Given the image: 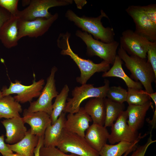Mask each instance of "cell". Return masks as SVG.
Here are the masks:
<instances>
[{"label":"cell","mask_w":156,"mask_h":156,"mask_svg":"<svg viewBox=\"0 0 156 156\" xmlns=\"http://www.w3.org/2000/svg\"><path fill=\"white\" fill-rule=\"evenodd\" d=\"M104 99H91L83 107L85 111L91 118L93 123L102 126L104 125L105 118Z\"/></svg>","instance_id":"obj_21"},{"label":"cell","mask_w":156,"mask_h":156,"mask_svg":"<svg viewBox=\"0 0 156 156\" xmlns=\"http://www.w3.org/2000/svg\"><path fill=\"white\" fill-rule=\"evenodd\" d=\"M75 35L86 44L88 55L97 56L110 64H113L119 44L118 42L115 40L109 43H104L94 39L90 34L79 30L76 31Z\"/></svg>","instance_id":"obj_4"},{"label":"cell","mask_w":156,"mask_h":156,"mask_svg":"<svg viewBox=\"0 0 156 156\" xmlns=\"http://www.w3.org/2000/svg\"><path fill=\"white\" fill-rule=\"evenodd\" d=\"M78 9H81L87 3L86 0H74Z\"/></svg>","instance_id":"obj_39"},{"label":"cell","mask_w":156,"mask_h":156,"mask_svg":"<svg viewBox=\"0 0 156 156\" xmlns=\"http://www.w3.org/2000/svg\"><path fill=\"white\" fill-rule=\"evenodd\" d=\"M58 17V14L56 13L48 19L40 18L27 21L19 18L17 24L18 40L25 36L36 38L41 36L48 31Z\"/></svg>","instance_id":"obj_12"},{"label":"cell","mask_w":156,"mask_h":156,"mask_svg":"<svg viewBox=\"0 0 156 156\" xmlns=\"http://www.w3.org/2000/svg\"><path fill=\"white\" fill-rule=\"evenodd\" d=\"M73 2L71 0H31L27 7L18 11L16 16L27 21L40 18L48 19L53 16L48 11L49 8L68 5L72 4Z\"/></svg>","instance_id":"obj_7"},{"label":"cell","mask_w":156,"mask_h":156,"mask_svg":"<svg viewBox=\"0 0 156 156\" xmlns=\"http://www.w3.org/2000/svg\"><path fill=\"white\" fill-rule=\"evenodd\" d=\"M56 147H45L42 145L40 150V156H79L73 154H66Z\"/></svg>","instance_id":"obj_30"},{"label":"cell","mask_w":156,"mask_h":156,"mask_svg":"<svg viewBox=\"0 0 156 156\" xmlns=\"http://www.w3.org/2000/svg\"><path fill=\"white\" fill-rule=\"evenodd\" d=\"M148 122L151 126V130H153V129L155 128L156 127V108H155V110L154 112V114L153 117V118L151 120H147Z\"/></svg>","instance_id":"obj_38"},{"label":"cell","mask_w":156,"mask_h":156,"mask_svg":"<svg viewBox=\"0 0 156 156\" xmlns=\"http://www.w3.org/2000/svg\"><path fill=\"white\" fill-rule=\"evenodd\" d=\"M150 100V98L145 90L128 88L126 101L129 105H142Z\"/></svg>","instance_id":"obj_28"},{"label":"cell","mask_w":156,"mask_h":156,"mask_svg":"<svg viewBox=\"0 0 156 156\" xmlns=\"http://www.w3.org/2000/svg\"><path fill=\"white\" fill-rule=\"evenodd\" d=\"M3 97L2 91H0V101L3 98Z\"/></svg>","instance_id":"obj_44"},{"label":"cell","mask_w":156,"mask_h":156,"mask_svg":"<svg viewBox=\"0 0 156 156\" xmlns=\"http://www.w3.org/2000/svg\"><path fill=\"white\" fill-rule=\"evenodd\" d=\"M152 131H151L150 136L146 143L141 146L134 150L132 155L130 156H145V154L149 146L152 143L156 141L152 139Z\"/></svg>","instance_id":"obj_33"},{"label":"cell","mask_w":156,"mask_h":156,"mask_svg":"<svg viewBox=\"0 0 156 156\" xmlns=\"http://www.w3.org/2000/svg\"><path fill=\"white\" fill-rule=\"evenodd\" d=\"M1 122L6 130L5 141L8 144L19 142L24 138L27 131L23 118L21 116L6 119Z\"/></svg>","instance_id":"obj_16"},{"label":"cell","mask_w":156,"mask_h":156,"mask_svg":"<svg viewBox=\"0 0 156 156\" xmlns=\"http://www.w3.org/2000/svg\"><path fill=\"white\" fill-rule=\"evenodd\" d=\"M136 146H135L127 151L122 156H127V155L132 151L134 150L136 148Z\"/></svg>","instance_id":"obj_42"},{"label":"cell","mask_w":156,"mask_h":156,"mask_svg":"<svg viewBox=\"0 0 156 156\" xmlns=\"http://www.w3.org/2000/svg\"><path fill=\"white\" fill-rule=\"evenodd\" d=\"M67 40V45L65 49L61 52L63 55L69 56L77 65L81 74L79 77L76 78L77 81L81 85L86 84L87 81L96 73L106 72L110 68V64L104 60L99 64L94 63L89 60H86L80 57L72 50L69 42Z\"/></svg>","instance_id":"obj_6"},{"label":"cell","mask_w":156,"mask_h":156,"mask_svg":"<svg viewBox=\"0 0 156 156\" xmlns=\"http://www.w3.org/2000/svg\"><path fill=\"white\" fill-rule=\"evenodd\" d=\"M109 87V82L107 79L105 81L104 85L95 87L92 84H85L74 88L72 92L73 97L67 99V102L63 112L74 114L79 110L80 105L84 100L90 98L106 97L107 92Z\"/></svg>","instance_id":"obj_3"},{"label":"cell","mask_w":156,"mask_h":156,"mask_svg":"<svg viewBox=\"0 0 156 156\" xmlns=\"http://www.w3.org/2000/svg\"><path fill=\"white\" fill-rule=\"evenodd\" d=\"M127 91L120 86L109 87L106 94V97L116 102L122 103L126 101Z\"/></svg>","instance_id":"obj_29"},{"label":"cell","mask_w":156,"mask_h":156,"mask_svg":"<svg viewBox=\"0 0 156 156\" xmlns=\"http://www.w3.org/2000/svg\"><path fill=\"white\" fill-rule=\"evenodd\" d=\"M44 138V136L39 137L38 144L34 150V156H40V150L41 147L43 145Z\"/></svg>","instance_id":"obj_37"},{"label":"cell","mask_w":156,"mask_h":156,"mask_svg":"<svg viewBox=\"0 0 156 156\" xmlns=\"http://www.w3.org/2000/svg\"><path fill=\"white\" fill-rule=\"evenodd\" d=\"M92 121L91 118L85 111L84 108L80 107L77 112L69 113L68 115L64 129L84 137L85 131L90 126L89 122Z\"/></svg>","instance_id":"obj_14"},{"label":"cell","mask_w":156,"mask_h":156,"mask_svg":"<svg viewBox=\"0 0 156 156\" xmlns=\"http://www.w3.org/2000/svg\"><path fill=\"white\" fill-rule=\"evenodd\" d=\"M140 140L133 142L121 141L116 144H105L99 152L100 156H122L129 149L136 146Z\"/></svg>","instance_id":"obj_26"},{"label":"cell","mask_w":156,"mask_h":156,"mask_svg":"<svg viewBox=\"0 0 156 156\" xmlns=\"http://www.w3.org/2000/svg\"><path fill=\"white\" fill-rule=\"evenodd\" d=\"M57 68L55 66L51 68L50 74L47 78L45 85L43 87L38 99L31 102L28 108L29 112H43L51 115L53 110L52 100L58 93L56 90L55 77Z\"/></svg>","instance_id":"obj_8"},{"label":"cell","mask_w":156,"mask_h":156,"mask_svg":"<svg viewBox=\"0 0 156 156\" xmlns=\"http://www.w3.org/2000/svg\"><path fill=\"white\" fill-rule=\"evenodd\" d=\"M44 83L43 79L37 81L34 80L29 86L23 85L18 81L14 83L11 82L8 88L3 87L2 92L3 97L12 94H17L14 96L15 100L19 103H24L31 102L33 98L39 96Z\"/></svg>","instance_id":"obj_10"},{"label":"cell","mask_w":156,"mask_h":156,"mask_svg":"<svg viewBox=\"0 0 156 156\" xmlns=\"http://www.w3.org/2000/svg\"><path fill=\"white\" fill-rule=\"evenodd\" d=\"M132 19L135 26L136 32L150 41H156V25L146 15L140 5H131L125 9Z\"/></svg>","instance_id":"obj_13"},{"label":"cell","mask_w":156,"mask_h":156,"mask_svg":"<svg viewBox=\"0 0 156 156\" xmlns=\"http://www.w3.org/2000/svg\"><path fill=\"white\" fill-rule=\"evenodd\" d=\"M18 19L17 17L11 15L10 18L0 29V42L7 48H11L18 45Z\"/></svg>","instance_id":"obj_17"},{"label":"cell","mask_w":156,"mask_h":156,"mask_svg":"<svg viewBox=\"0 0 156 156\" xmlns=\"http://www.w3.org/2000/svg\"><path fill=\"white\" fill-rule=\"evenodd\" d=\"M128 114L123 111L111 127V132L108 140L112 144L121 141L133 142L146 136H142L138 131H133L127 123Z\"/></svg>","instance_id":"obj_11"},{"label":"cell","mask_w":156,"mask_h":156,"mask_svg":"<svg viewBox=\"0 0 156 156\" xmlns=\"http://www.w3.org/2000/svg\"><path fill=\"white\" fill-rule=\"evenodd\" d=\"M151 42L135 31L127 29L121 34L120 47L130 55L146 59L147 52Z\"/></svg>","instance_id":"obj_9"},{"label":"cell","mask_w":156,"mask_h":156,"mask_svg":"<svg viewBox=\"0 0 156 156\" xmlns=\"http://www.w3.org/2000/svg\"><path fill=\"white\" fill-rule=\"evenodd\" d=\"M23 118L30 126L31 133L39 137L44 136L46 129L51 124L50 115L43 112H29L25 109Z\"/></svg>","instance_id":"obj_15"},{"label":"cell","mask_w":156,"mask_h":156,"mask_svg":"<svg viewBox=\"0 0 156 156\" xmlns=\"http://www.w3.org/2000/svg\"><path fill=\"white\" fill-rule=\"evenodd\" d=\"M65 115L66 113L63 112L55 123L47 128L44 135V146H57L58 140L64 129L66 120Z\"/></svg>","instance_id":"obj_22"},{"label":"cell","mask_w":156,"mask_h":156,"mask_svg":"<svg viewBox=\"0 0 156 156\" xmlns=\"http://www.w3.org/2000/svg\"><path fill=\"white\" fill-rule=\"evenodd\" d=\"M122 60L117 55L112 66L108 70L104 72L102 77H118L124 81L128 88L142 89V85L140 82L133 81L126 74L122 67Z\"/></svg>","instance_id":"obj_23"},{"label":"cell","mask_w":156,"mask_h":156,"mask_svg":"<svg viewBox=\"0 0 156 156\" xmlns=\"http://www.w3.org/2000/svg\"><path fill=\"white\" fill-rule=\"evenodd\" d=\"M31 0H22V3L23 6H25V5H29L30 4Z\"/></svg>","instance_id":"obj_41"},{"label":"cell","mask_w":156,"mask_h":156,"mask_svg":"<svg viewBox=\"0 0 156 156\" xmlns=\"http://www.w3.org/2000/svg\"><path fill=\"white\" fill-rule=\"evenodd\" d=\"M22 109L19 103L10 95L4 96L0 101V119L21 116Z\"/></svg>","instance_id":"obj_24"},{"label":"cell","mask_w":156,"mask_h":156,"mask_svg":"<svg viewBox=\"0 0 156 156\" xmlns=\"http://www.w3.org/2000/svg\"><path fill=\"white\" fill-rule=\"evenodd\" d=\"M147 61L151 66L156 76V41L151 42L147 52Z\"/></svg>","instance_id":"obj_32"},{"label":"cell","mask_w":156,"mask_h":156,"mask_svg":"<svg viewBox=\"0 0 156 156\" xmlns=\"http://www.w3.org/2000/svg\"><path fill=\"white\" fill-rule=\"evenodd\" d=\"M11 16V14L8 12L0 7V29L4 23L10 18Z\"/></svg>","instance_id":"obj_36"},{"label":"cell","mask_w":156,"mask_h":156,"mask_svg":"<svg viewBox=\"0 0 156 156\" xmlns=\"http://www.w3.org/2000/svg\"><path fill=\"white\" fill-rule=\"evenodd\" d=\"M39 137L32 134L30 129L20 141L13 144H7V145L12 152L24 156H34V150L38 144Z\"/></svg>","instance_id":"obj_20"},{"label":"cell","mask_w":156,"mask_h":156,"mask_svg":"<svg viewBox=\"0 0 156 156\" xmlns=\"http://www.w3.org/2000/svg\"><path fill=\"white\" fill-rule=\"evenodd\" d=\"M148 94L153 100L155 105V108H156V92H153L151 94L148 93Z\"/></svg>","instance_id":"obj_40"},{"label":"cell","mask_w":156,"mask_h":156,"mask_svg":"<svg viewBox=\"0 0 156 156\" xmlns=\"http://www.w3.org/2000/svg\"><path fill=\"white\" fill-rule=\"evenodd\" d=\"M64 153L79 156H100L99 153L88 143L84 137L63 129L57 146Z\"/></svg>","instance_id":"obj_5"},{"label":"cell","mask_w":156,"mask_h":156,"mask_svg":"<svg viewBox=\"0 0 156 156\" xmlns=\"http://www.w3.org/2000/svg\"><path fill=\"white\" fill-rule=\"evenodd\" d=\"M152 106L150 100L142 105H129L126 110L128 114L127 123L133 131H138L143 127L146 113Z\"/></svg>","instance_id":"obj_19"},{"label":"cell","mask_w":156,"mask_h":156,"mask_svg":"<svg viewBox=\"0 0 156 156\" xmlns=\"http://www.w3.org/2000/svg\"><path fill=\"white\" fill-rule=\"evenodd\" d=\"M118 54L131 72V76L137 81H139L147 93L154 92L152 83L155 82L156 76L151 66L146 59L135 55H129L120 47Z\"/></svg>","instance_id":"obj_2"},{"label":"cell","mask_w":156,"mask_h":156,"mask_svg":"<svg viewBox=\"0 0 156 156\" xmlns=\"http://www.w3.org/2000/svg\"><path fill=\"white\" fill-rule=\"evenodd\" d=\"M105 110V118L104 126L110 127L120 114L124 110L125 106L123 103L113 101L107 98L104 99Z\"/></svg>","instance_id":"obj_25"},{"label":"cell","mask_w":156,"mask_h":156,"mask_svg":"<svg viewBox=\"0 0 156 156\" xmlns=\"http://www.w3.org/2000/svg\"><path fill=\"white\" fill-rule=\"evenodd\" d=\"M69 89L67 84H65L60 94L55 97V102L53 104V110L50 116L51 124L56 121L65 108L67 99Z\"/></svg>","instance_id":"obj_27"},{"label":"cell","mask_w":156,"mask_h":156,"mask_svg":"<svg viewBox=\"0 0 156 156\" xmlns=\"http://www.w3.org/2000/svg\"><path fill=\"white\" fill-rule=\"evenodd\" d=\"M8 156H24L19 154L16 153L14 154L13 153L9 154Z\"/></svg>","instance_id":"obj_43"},{"label":"cell","mask_w":156,"mask_h":156,"mask_svg":"<svg viewBox=\"0 0 156 156\" xmlns=\"http://www.w3.org/2000/svg\"><path fill=\"white\" fill-rule=\"evenodd\" d=\"M65 16L83 31L92 35L95 39L105 43H111L115 40V33L113 28L110 27H105L103 25L101 21L103 18L109 19L103 10H101V14L96 17L84 15L79 17L70 9L66 11Z\"/></svg>","instance_id":"obj_1"},{"label":"cell","mask_w":156,"mask_h":156,"mask_svg":"<svg viewBox=\"0 0 156 156\" xmlns=\"http://www.w3.org/2000/svg\"><path fill=\"white\" fill-rule=\"evenodd\" d=\"M142 8L150 20L156 25V4L141 6Z\"/></svg>","instance_id":"obj_34"},{"label":"cell","mask_w":156,"mask_h":156,"mask_svg":"<svg viewBox=\"0 0 156 156\" xmlns=\"http://www.w3.org/2000/svg\"><path fill=\"white\" fill-rule=\"evenodd\" d=\"M0 153L3 156H8L10 154L13 153V152L8 147L7 144L4 142V135H0Z\"/></svg>","instance_id":"obj_35"},{"label":"cell","mask_w":156,"mask_h":156,"mask_svg":"<svg viewBox=\"0 0 156 156\" xmlns=\"http://www.w3.org/2000/svg\"><path fill=\"white\" fill-rule=\"evenodd\" d=\"M109 134L104 126L93 123L86 130L84 138L89 144L99 152L107 144Z\"/></svg>","instance_id":"obj_18"},{"label":"cell","mask_w":156,"mask_h":156,"mask_svg":"<svg viewBox=\"0 0 156 156\" xmlns=\"http://www.w3.org/2000/svg\"><path fill=\"white\" fill-rule=\"evenodd\" d=\"M18 1V0H0V7L7 10L11 15L16 16L19 11Z\"/></svg>","instance_id":"obj_31"}]
</instances>
